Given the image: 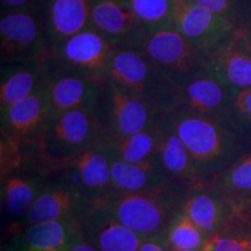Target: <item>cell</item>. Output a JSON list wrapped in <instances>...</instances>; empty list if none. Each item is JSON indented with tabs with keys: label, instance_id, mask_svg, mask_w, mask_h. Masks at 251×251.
I'll list each match as a JSON object with an SVG mask.
<instances>
[{
	"label": "cell",
	"instance_id": "6da1fadb",
	"mask_svg": "<svg viewBox=\"0 0 251 251\" xmlns=\"http://www.w3.org/2000/svg\"><path fill=\"white\" fill-rule=\"evenodd\" d=\"M165 118L192 157L198 185L213 184L247 150L248 142L230 126L178 109Z\"/></svg>",
	"mask_w": 251,
	"mask_h": 251
},
{
	"label": "cell",
	"instance_id": "7a4b0ae2",
	"mask_svg": "<svg viewBox=\"0 0 251 251\" xmlns=\"http://www.w3.org/2000/svg\"><path fill=\"white\" fill-rule=\"evenodd\" d=\"M192 186L183 181H169L155 190L141 192L109 188L94 203L141 236L165 235L175 216L183 211Z\"/></svg>",
	"mask_w": 251,
	"mask_h": 251
},
{
	"label": "cell",
	"instance_id": "3957f363",
	"mask_svg": "<svg viewBox=\"0 0 251 251\" xmlns=\"http://www.w3.org/2000/svg\"><path fill=\"white\" fill-rule=\"evenodd\" d=\"M92 113L100 136L114 139L155 127L165 111L118 84L105 80Z\"/></svg>",
	"mask_w": 251,
	"mask_h": 251
},
{
	"label": "cell",
	"instance_id": "277c9868",
	"mask_svg": "<svg viewBox=\"0 0 251 251\" xmlns=\"http://www.w3.org/2000/svg\"><path fill=\"white\" fill-rule=\"evenodd\" d=\"M127 48L140 52L178 87L205 72L203 56L175 28L146 29Z\"/></svg>",
	"mask_w": 251,
	"mask_h": 251
},
{
	"label": "cell",
	"instance_id": "5b68a950",
	"mask_svg": "<svg viewBox=\"0 0 251 251\" xmlns=\"http://www.w3.org/2000/svg\"><path fill=\"white\" fill-rule=\"evenodd\" d=\"M169 112L175 108L178 87L140 52L119 48L113 56L107 79Z\"/></svg>",
	"mask_w": 251,
	"mask_h": 251
},
{
	"label": "cell",
	"instance_id": "8992f818",
	"mask_svg": "<svg viewBox=\"0 0 251 251\" xmlns=\"http://www.w3.org/2000/svg\"><path fill=\"white\" fill-rule=\"evenodd\" d=\"M99 129L92 111L72 109L52 115L39 143L49 166L67 162L98 143Z\"/></svg>",
	"mask_w": 251,
	"mask_h": 251
},
{
	"label": "cell",
	"instance_id": "52a82bcc",
	"mask_svg": "<svg viewBox=\"0 0 251 251\" xmlns=\"http://www.w3.org/2000/svg\"><path fill=\"white\" fill-rule=\"evenodd\" d=\"M102 83L67 67L47 55L42 59V86L48 97L52 115L72 111H93Z\"/></svg>",
	"mask_w": 251,
	"mask_h": 251
},
{
	"label": "cell",
	"instance_id": "ba28073f",
	"mask_svg": "<svg viewBox=\"0 0 251 251\" xmlns=\"http://www.w3.org/2000/svg\"><path fill=\"white\" fill-rule=\"evenodd\" d=\"M93 203V200L76 188L48 177L43 192L23 219L9 226L8 235L43 222H64L79 227L81 219Z\"/></svg>",
	"mask_w": 251,
	"mask_h": 251
},
{
	"label": "cell",
	"instance_id": "9c48e42d",
	"mask_svg": "<svg viewBox=\"0 0 251 251\" xmlns=\"http://www.w3.org/2000/svg\"><path fill=\"white\" fill-rule=\"evenodd\" d=\"M120 48L101 33L87 27L52 48L47 55L92 79L103 83L117 50Z\"/></svg>",
	"mask_w": 251,
	"mask_h": 251
},
{
	"label": "cell",
	"instance_id": "30bf717a",
	"mask_svg": "<svg viewBox=\"0 0 251 251\" xmlns=\"http://www.w3.org/2000/svg\"><path fill=\"white\" fill-rule=\"evenodd\" d=\"M47 175L76 188L94 202L112 187L111 164L100 140L74 158L50 165Z\"/></svg>",
	"mask_w": 251,
	"mask_h": 251
},
{
	"label": "cell",
	"instance_id": "8fae6325",
	"mask_svg": "<svg viewBox=\"0 0 251 251\" xmlns=\"http://www.w3.org/2000/svg\"><path fill=\"white\" fill-rule=\"evenodd\" d=\"M47 56L36 8L0 15V64L42 61Z\"/></svg>",
	"mask_w": 251,
	"mask_h": 251
},
{
	"label": "cell",
	"instance_id": "7c38bea8",
	"mask_svg": "<svg viewBox=\"0 0 251 251\" xmlns=\"http://www.w3.org/2000/svg\"><path fill=\"white\" fill-rule=\"evenodd\" d=\"M205 71L228 89L251 90V34L244 26L203 56Z\"/></svg>",
	"mask_w": 251,
	"mask_h": 251
},
{
	"label": "cell",
	"instance_id": "4fadbf2b",
	"mask_svg": "<svg viewBox=\"0 0 251 251\" xmlns=\"http://www.w3.org/2000/svg\"><path fill=\"white\" fill-rule=\"evenodd\" d=\"M238 27L193 0H177L174 28L202 56L224 43Z\"/></svg>",
	"mask_w": 251,
	"mask_h": 251
},
{
	"label": "cell",
	"instance_id": "5bb4252c",
	"mask_svg": "<svg viewBox=\"0 0 251 251\" xmlns=\"http://www.w3.org/2000/svg\"><path fill=\"white\" fill-rule=\"evenodd\" d=\"M235 92L205 71L177 91L174 109L230 126Z\"/></svg>",
	"mask_w": 251,
	"mask_h": 251
},
{
	"label": "cell",
	"instance_id": "9a60e30c",
	"mask_svg": "<svg viewBox=\"0 0 251 251\" xmlns=\"http://www.w3.org/2000/svg\"><path fill=\"white\" fill-rule=\"evenodd\" d=\"M51 117V106L41 86L26 99L0 111V133L19 144L39 146Z\"/></svg>",
	"mask_w": 251,
	"mask_h": 251
},
{
	"label": "cell",
	"instance_id": "2e32d148",
	"mask_svg": "<svg viewBox=\"0 0 251 251\" xmlns=\"http://www.w3.org/2000/svg\"><path fill=\"white\" fill-rule=\"evenodd\" d=\"M92 0H39L36 11L45 35L47 54L56 46L91 26Z\"/></svg>",
	"mask_w": 251,
	"mask_h": 251
},
{
	"label": "cell",
	"instance_id": "e0dca14e",
	"mask_svg": "<svg viewBox=\"0 0 251 251\" xmlns=\"http://www.w3.org/2000/svg\"><path fill=\"white\" fill-rule=\"evenodd\" d=\"M183 213L209 240L240 214V209L214 184H206L194 185L190 188L184 201Z\"/></svg>",
	"mask_w": 251,
	"mask_h": 251
},
{
	"label": "cell",
	"instance_id": "ac0fdd59",
	"mask_svg": "<svg viewBox=\"0 0 251 251\" xmlns=\"http://www.w3.org/2000/svg\"><path fill=\"white\" fill-rule=\"evenodd\" d=\"M78 228L84 240L97 251H137L144 238L97 203L83 216Z\"/></svg>",
	"mask_w": 251,
	"mask_h": 251
},
{
	"label": "cell",
	"instance_id": "d6986e66",
	"mask_svg": "<svg viewBox=\"0 0 251 251\" xmlns=\"http://www.w3.org/2000/svg\"><path fill=\"white\" fill-rule=\"evenodd\" d=\"M81 240L78 227L64 222H43L8 235L1 251H69Z\"/></svg>",
	"mask_w": 251,
	"mask_h": 251
},
{
	"label": "cell",
	"instance_id": "ffe728a7",
	"mask_svg": "<svg viewBox=\"0 0 251 251\" xmlns=\"http://www.w3.org/2000/svg\"><path fill=\"white\" fill-rule=\"evenodd\" d=\"M48 183L47 172L25 166L1 178V201L12 226L27 214Z\"/></svg>",
	"mask_w": 251,
	"mask_h": 251
},
{
	"label": "cell",
	"instance_id": "44dd1931",
	"mask_svg": "<svg viewBox=\"0 0 251 251\" xmlns=\"http://www.w3.org/2000/svg\"><path fill=\"white\" fill-rule=\"evenodd\" d=\"M91 27L121 48L129 47L147 29L120 0H92Z\"/></svg>",
	"mask_w": 251,
	"mask_h": 251
},
{
	"label": "cell",
	"instance_id": "7402d4cb",
	"mask_svg": "<svg viewBox=\"0 0 251 251\" xmlns=\"http://www.w3.org/2000/svg\"><path fill=\"white\" fill-rule=\"evenodd\" d=\"M151 159L168 179L198 185L192 157L166 120L165 113L161 121L158 141Z\"/></svg>",
	"mask_w": 251,
	"mask_h": 251
},
{
	"label": "cell",
	"instance_id": "603a6c76",
	"mask_svg": "<svg viewBox=\"0 0 251 251\" xmlns=\"http://www.w3.org/2000/svg\"><path fill=\"white\" fill-rule=\"evenodd\" d=\"M42 86V61L0 64V111L26 99Z\"/></svg>",
	"mask_w": 251,
	"mask_h": 251
},
{
	"label": "cell",
	"instance_id": "cb8c5ba5",
	"mask_svg": "<svg viewBox=\"0 0 251 251\" xmlns=\"http://www.w3.org/2000/svg\"><path fill=\"white\" fill-rule=\"evenodd\" d=\"M106 153L111 164V188L114 190L141 192L155 190L169 181H174L168 179V177L159 170L152 159L142 163H129L108 151H106Z\"/></svg>",
	"mask_w": 251,
	"mask_h": 251
},
{
	"label": "cell",
	"instance_id": "d4e9b609",
	"mask_svg": "<svg viewBox=\"0 0 251 251\" xmlns=\"http://www.w3.org/2000/svg\"><path fill=\"white\" fill-rule=\"evenodd\" d=\"M163 119V118H162ZM162 121V120H161ZM161 122L150 129L125 137L107 139L99 135L103 149L129 163H142L151 159L158 141Z\"/></svg>",
	"mask_w": 251,
	"mask_h": 251
},
{
	"label": "cell",
	"instance_id": "484cf974",
	"mask_svg": "<svg viewBox=\"0 0 251 251\" xmlns=\"http://www.w3.org/2000/svg\"><path fill=\"white\" fill-rule=\"evenodd\" d=\"M213 184L242 211L251 201V150L238 157Z\"/></svg>",
	"mask_w": 251,
	"mask_h": 251
},
{
	"label": "cell",
	"instance_id": "4316f807",
	"mask_svg": "<svg viewBox=\"0 0 251 251\" xmlns=\"http://www.w3.org/2000/svg\"><path fill=\"white\" fill-rule=\"evenodd\" d=\"M148 30L174 28L177 0H120Z\"/></svg>",
	"mask_w": 251,
	"mask_h": 251
},
{
	"label": "cell",
	"instance_id": "83f0119b",
	"mask_svg": "<svg viewBox=\"0 0 251 251\" xmlns=\"http://www.w3.org/2000/svg\"><path fill=\"white\" fill-rule=\"evenodd\" d=\"M201 251H251V222L240 213Z\"/></svg>",
	"mask_w": 251,
	"mask_h": 251
},
{
	"label": "cell",
	"instance_id": "f1b7e54d",
	"mask_svg": "<svg viewBox=\"0 0 251 251\" xmlns=\"http://www.w3.org/2000/svg\"><path fill=\"white\" fill-rule=\"evenodd\" d=\"M164 236L171 249L201 250L208 242V238L183 211L175 216Z\"/></svg>",
	"mask_w": 251,
	"mask_h": 251
},
{
	"label": "cell",
	"instance_id": "f546056e",
	"mask_svg": "<svg viewBox=\"0 0 251 251\" xmlns=\"http://www.w3.org/2000/svg\"><path fill=\"white\" fill-rule=\"evenodd\" d=\"M237 26H244L251 14V0H193Z\"/></svg>",
	"mask_w": 251,
	"mask_h": 251
},
{
	"label": "cell",
	"instance_id": "4dcf8cb0",
	"mask_svg": "<svg viewBox=\"0 0 251 251\" xmlns=\"http://www.w3.org/2000/svg\"><path fill=\"white\" fill-rule=\"evenodd\" d=\"M231 125L247 142L251 141V90L235 93Z\"/></svg>",
	"mask_w": 251,
	"mask_h": 251
},
{
	"label": "cell",
	"instance_id": "1f68e13d",
	"mask_svg": "<svg viewBox=\"0 0 251 251\" xmlns=\"http://www.w3.org/2000/svg\"><path fill=\"white\" fill-rule=\"evenodd\" d=\"M37 2L39 0H0V15L33 9L36 7Z\"/></svg>",
	"mask_w": 251,
	"mask_h": 251
},
{
	"label": "cell",
	"instance_id": "d6a6232c",
	"mask_svg": "<svg viewBox=\"0 0 251 251\" xmlns=\"http://www.w3.org/2000/svg\"><path fill=\"white\" fill-rule=\"evenodd\" d=\"M168 240L164 235H151L143 238L142 243L137 251H169Z\"/></svg>",
	"mask_w": 251,
	"mask_h": 251
},
{
	"label": "cell",
	"instance_id": "836d02e7",
	"mask_svg": "<svg viewBox=\"0 0 251 251\" xmlns=\"http://www.w3.org/2000/svg\"><path fill=\"white\" fill-rule=\"evenodd\" d=\"M69 251H97V250L83 238V240L79 241L77 244H75V246L72 247Z\"/></svg>",
	"mask_w": 251,
	"mask_h": 251
},
{
	"label": "cell",
	"instance_id": "e575fe53",
	"mask_svg": "<svg viewBox=\"0 0 251 251\" xmlns=\"http://www.w3.org/2000/svg\"><path fill=\"white\" fill-rule=\"evenodd\" d=\"M240 213L248 220V221L251 222V201L248 203V205L244 207V208Z\"/></svg>",
	"mask_w": 251,
	"mask_h": 251
},
{
	"label": "cell",
	"instance_id": "d590c367",
	"mask_svg": "<svg viewBox=\"0 0 251 251\" xmlns=\"http://www.w3.org/2000/svg\"><path fill=\"white\" fill-rule=\"evenodd\" d=\"M244 27H246L247 29H248V31H249V33L251 34V14H250L249 19H248V21L246 23V25H244Z\"/></svg>",
	"mask_w": 251,
	"mask_h": 251
},
{
	"label": "cell",
	"instance_id": "8d00e7d4",
	"mask_svg": "<svg viewBox=\"0 0 251 251\" xmlns=\"http://www.w3.org/2000/svg\"><path fill=\"white\" fill-rule=\"evenodd\" d=\"M201 250H181V249H171V248H170V250H169V251H201Z\"/></svg>",
	"mask_w": 251,
	"mask_h": 251
}]
</instances>
